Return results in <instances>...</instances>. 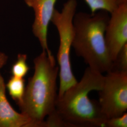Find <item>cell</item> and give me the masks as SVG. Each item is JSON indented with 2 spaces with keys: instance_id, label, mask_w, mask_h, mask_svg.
Segmentation results:
<instances>
[{
  "instance_id": "cell-4",
  "label": "cell",
  "mask_w": 127,
  "mask_h": 127,
  "mask_svg": "<svg viewBox=\"0 0 127 127\" xmlns=\"http://www.w3.org/2000/svg\"><path fill=\"white\" fill-rule=\"evenodd\" d=\"M76 0H68L61 12L55 9L51 22L56 27L59 37L57 53L59 66V87L58 97L63 95L69 87L78 82L73 75L70 60V51L73 37V18L76 13Z\"/></svg>"
},
{
  "instance_id": "cell-7",
  "label": "cell",
  "mask_w": 127,
  "mask_h": 127,
  "mask_svg": "<svg viewBox=\"0 0 127 127\" xmlns=\"http://www.w3.org/2000/svg\"><path fill=\"white\" fill-rule=\"evenodd\" d=\"M27 6L34 12V20L32 26L34 35L39 41L42 50L50 56H53L48 47L47 35L49 23L54 12L57 0H24Z\"/></svg>"
},
{
  "instance_id": "cell-8",
  "label": "cell",
  "mask_w": 127,
  "mask_h": 127,
  "mask_svg": "<svg viewBox=\"0 0 127 127\" xmlns=\"http://www.w3.org/2000/svg\"><path fill=\"white\" fill-rule=\"evenodd\" d=\"M6 84L0 73V127H28L30 120L15 111L7 98Z\"/></svg>"
},
{
  "instance_id": "cell-5",
  "label": "cell",
  "mask_w": 127,
  "mask_h": 127,
  "mask_svg": "<svg viewBox=\"0 0 127 127\" xmlns=\"http://www.w3.org/2000/svg\"><path fill=\"white\" fill-rule=\"evenodd\" d=\"M98 91L99 104L107 118L120 116L127 110V72L110 71Z\"/></svg>"
},
{
  "instance_id": "cell-11",
  "label": "cell",
  "mask_w": 127,
  "mask_h": 127,
  "mask_svg": "<svg viewBox=\"0 0 127 127\" xmlns=\"http://www.w3.org/2000/svg\"><path fill=\"white\" fill-rule=\"evenodd\" d=\"M27 55L19 53L17 56V60L12 67V76L24 78L28 72L29 67L27 63Z\"/></svg>"
},
{
  "instance_id": "cell-13",
  "label": "cell",
  "mask_w": 127,
  "mask_h": 127,
  "mask_svg": "<svg viewBox=\"0 0 127 127\" xmlns=\"http://www.w3.org/2000/svg\"><path fill=\"white\" fill-rule=\"evenodd\" d=\"M40 127H69L68 124L61 118L56 109L46 120L41 123Z\"/></svg>"
},
{
  "instance_id": "cell-2",
  "label": "cell",
  "mask_w": 127,
  "mask_h": 127,
  "mask_svg": "<svg viewBox=\"0 0 127 127\" xmlns=\"http://www.w3.org/2000/svg\"><path fill=\"white\" fill-rule=\"evenodd\" d=\"M33 63V75L29 79L19 106L21 113L30 120L28 127H40L56 109L59 66L54 56H49L44 50L34 59Z\"/></svg>"
},
{
  "instance_id": "cell-1",
  "label": "cell",
  "mask_w": 127,
  "mask_h": 127,
  "mask_svg": "<svg viewBox=\"0 0 127 127\" xmlns=\"http://www.w3.org/2000/svg\"><path fill=\"white\" fill-rule=\"evenodd\" d=\"M104 76L88 67L80 82L58 97L56 111L69 127H104L107 119L98 101L91 99V91L101 89Z\"/></svg>"
},
{
  "instance_id": "cell-10",
  "label": "cell",
  "mask_w": 127,
  "mask_h": 127,
  "mask_svg": "<svg viewBox=\"0 0 127 127\" xmlns=\"http://www.w3.org/2000/svg\"><path fill=\"white\" fill-rule=\"evenodd\" d=\"M91 9V13L99 10H104L111 13L116 9L119 4L116 0H84Z\"/></svg>"
},
{
  "instance_id": "cell-14",
  "label": "cell",
  "mask_w": 127,
  "mask_h": 127,
  "mask_svg": "<svg viewBox=\"0 0 127 127\" xmlns=\"http://www.w3.org/2000/svg\"><path fill=\"white\" fill-rule=\"evenodd\" d=\"M104 127H127V113L123 115L107 119L104 123Z\"/></svg>"
},
{
  "instance_id": "cell-15",
  "label": "cell",
  "mask_w": 127,
  "mask_h": 127,
  "mask_svg": "<svg viewBox=\"0 0 127 127\" xmlns=\"http://www.w3.org/2000/svg\"><path fill=\"white\" fill-rule=\"evenodd\" d=\"M8 57L3 52H0V70L7 64Z\"/></svg>"
},
{
  "instance_id": "cell-6",
  "label": "cell",
  "mask_w": 127,
  "mask_h": 127,
  "mask_svg": "<svg viewBox=\"0 0 127 127\" xmlns=\"http://www.w3.org/2000/svg\"><path fill=\"white\" fill-rule=\"evenodd\" d=\"M110 14L104 38L110 58L114 63L121 49L127 43V2L119 4Z\"/></svg>"
},
{
  "instance_id": "cell-16",
  "label": "cell",
  "mask_w": 127,
  "mask_h": 127,
  "mask_svg": "<svg viewBox=\"0 0 127 127\" xmlns=\"http://www.w3.org/2000/svg\"><path fill=\"white\" fill-rule=\"evenodd\" d=\"M116 0L117 1L119 4L124 3V2H127V0Z\"/></svg>"
},
{
  "instance_id": "cell-3",
  "label": "cell",
  "mask_w": 127,
  "mask_h": 127,
  "mask_svg": "<svg viewBox=\"0 0 127 127\" xmlns=\"http://www.w3.org/2000/svg\"><path fill=\"white\" fill-rule=\"evenodd\" d=\"M109 19L108 12L104 10L80 12L73 18L72 48L89 67L101 73L111 71L113 65L104 38Z\"/></svg>"
},
{
  "instance_id": "cell-9",
  "label": "cell",
  "mask_w": 127,
  "mask_h": 127,
  "mask_svg": "<svg viewBox=\"0 0 127 127\" xmlns=\"http://www.w3.org/2000/svg\"><path fill=\"white\" fill-rule=\"evenodd\" d=\"M6 87L9 95L18 104L22 103L25 92V81L24 78L12 76L9 79Z\"/></svg>"
},
{
  "instance_id": "cell-12",
  "label": "cell",
  "mask_w": 127,
  "mask_h": 127,
  "mask_svg": "<svg viewBox=\"0 0 127 127\" xmlns=\"http://www.w3.org/2000/svg\"><path fill=\"white\" fill-rule=\"evenodd\" d=\"M111 71L127 72V43L119 51L113 63Z\"/></svg>"
}]
</instances>
